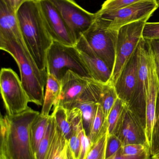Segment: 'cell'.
Segmentation results:
<instances>
[{"mask_svg": "<svg viewBox=\"0 0 159 159\" xmlns=\"http://www.w3.org/2000/svg\"><path fill=\"white\" fill-rule=\"evenodd\" d=\"M40 113L29 107L22 113L0 119V159H37L31 127Z\"/></svg>", "mask_w": 159, "mask_h": 159, "instance_id": "obj_1", "label": "cell"}, {"mask_svg": "<svg viewBox=\"0 0 159 159\" xmlns=\"http://www.w3.org/2000/svg\"><path fill=\"white\" fill-rule=\"evenodd\" d=\"M16 16L23 39L37 67L47 72V55L53 40L37 0H29L22 3L17 10Z\"/></svg>", "mask_w": 159, "mask_h": 159, "instance_id": "obj_2", "label": "cell"}, {"mask_svg": "<svg viewBox=\"0 0 159 159\" xmlns=\"http://www.w3.org/2000/svg\"><path fill=\"white\" fill-rule=\"evenodd\" d=\"M0 48L12 56L16 62L21 80L30 102L43 106L47 72L40 70L35 61L26 57L15 42L0 40Z\"/></svg>", "mask_w": 159, "mask_h": 159, "instance_id": "obj_3", "label": "cell"}, {"mask_svg": "<svg viewBox=\"0 0 159 159\" xmlns=\"http://www.w3.org/2000/svg\"><path fill=\"white\" fill-rule=\"evenodd\" d=\"M68 70L83 77L91 78L75 47L67 46L53 41L47 55V72L61 80Z\"/></svg>", "mask_w": 159, "mask_h": 159, "instance_id": "obj_4", "label": "cell"}, {"mask_svg": "<svg viewBox=\"0 0 159 159\" xmlns=\"http://www.w3.org/2000/svg\"><path fill=\"white\" fill-rule=\"evenodd\" d=\"M151 16L127 24L118 30L115 61L111 80L116 81L124 67L134 54L142 39L145 24Z\"/></svg>", "mask_w": 159, "mask_h": 159, "instance_id": "obj_5", "label": "cell"}, {"mask_svg": "<svg viewBox=\"0 0 159 159\" xmlns=\"http://www.w3.org/2000/svg\"><path fill=\"white\" fill-rule=\"evenodd\" d=\"M159 6L157 0H141L118 10L106 12L99 10L95 13V20L109 29L118 30L125 25L152 16Z\"/></svg>", "mask_w": 159, "mask_h": 159, "instance_id": "obj_6", "label": "cell"}, {"mask_svg": "<svg viewBox=\"0 0 159 159\" xmlns=\"http://www.w3.org/2000/svg\"><path fill=\"white\" fill-rule=\"evenodd\" d=\"M118 30L107 28L95 19L80 37L113 71L116 57Z\"/></svg>", "mask_w": 159, "mask_h": 159, "instance_id": "obj_7", "label": "cell"}, {"mask_svg": "<svg viewBox=\"0 0 159 159\" xmlns=\"http://www.w3.org/2000/svg\"><path fill=\"white\" fill-rule=\"evenodd\" d=\"M1 95L7 114L15 115L29 108V97L18 75L10 68H2L0 72Z\"/></svg>", "mask_w": 159, "mask_h": 159, "instance_id": "obj_8", "label": "cell"}, {"mask_svg": "<svg viewBox=\"0 0 159 159\" xmlns=\"http://www.w3.org/2000/svg\"><path fill=\"white\" fill-rule=\"evenodd\" d=\"M148 41L141 39L138 47V67L135 89L129 109L138 118L143 127L146 128V98L148 85L147 62Z\"/></svg>", "mask_w": 159, "mask_h": 159, "instance_id": "obj_9", "label": "cell"}, {"mask_svg": "<svg viewBox=\"0 0 159 159\" xmlns=\"http://www.w3.org/2000/svg\"><path fill=\"white\" fill-rule=\"evenodd\" d=\"M58 11L77 43L95 19V13L81 7L75 0H49Z\"/></svg>", "mask_w": 159, "mask_h": 159, "instance_id": "obj_10", "label": "cell"}, {"mask_svg": "<svg viewBox=\"0 0 159 159\" xmlns=\"http://www.w3.org/2000/svg\"><path fill=\"white\" fill-rule=\"evenodd\" d=\"M147 62L148 85L146 98L145 134L147 145L150 150L156 122V107L159 92V80L156 70L154 57L148 41Z\"/></svg>", "mask_w": 159, "mask_h": 159, "instance_id": "obj_11", "label": "cell"}, {"mask_svg": "<svg viewBox=\"0 0 159 159\" xmlns=\"http://www.w3.org/2000/svg\"><path fill=\"white\" fill-rule=\"evenodd\" d=\"M47 29L53 39L67 46L76 43L57 8L49 0H37Z\"/></svg>", "mask_w": 159, "mask_h": 159, "instance_id": "obj_12", "label": "cell"}, {"mask_svg": "<svg viewBox=\"0 0 159 159\" xmlns=\"http://www.w3.org/2000/svg\"><path fill=\"white\" fill-rule=\"evenodd\" d=\"M0 40L16 43L24 55L34 60L23 39L16 16V12L8 8L0 0Z\"/></svg>", "mask_w": 159, "mask_h": 159, "instance_id": "obj_13", "label": "cell"}, {"mask_svg": "<svg viewBox=\"0 0 159 159\" xmlns=\"http://www.w3.org/2000/svg\"><path fill=\"white\" fill-rule=\"evenodd\" d=\"M88 79L71 70L66 71L60 80L61 90L59 98L53 107L59 105L68 110L72 109L87 88Z\"/></svg>", "mask_w": 159, "mask_h": 159, "instance_id": "obj_14", "label": "cell"}, {"mask_svg": "<svg viewBox=\"0 0 159 159\" xmlns=\"http://www.w3.org/2000/svg\"><path fill=\"white\" fill-rule=\"evenodd\" d=\"M75 47L91 78L104 83L111 80V70L81 37L77 40Z\"/></svg>", "mask_w": 159, "mask_h": 159, "instance_id": "obj_15", "label": "cell"}, {"mask_svg": "<svg viewBox=\"0 0 159 159\" xmlns=\"http://www.w3.org/2000/svg\"><path fill=\"white\" fill-rule=\"evenodd\" d=\"M138 48L122 70L115 83L118 98L128 104L131 101L137 79Z\"/></svg>", "mask_w": 159, "mask_h": 159, "instance_id": "obj_16", "label": "cell"}, {"mask_svg": "<svg viewBox=\"0 0 159 159\" xmlns=\"http://www.w3.org/2000/svg\"><path fill=\"white\" fill-rule=\"evenodd\" d=\"M115 134L120 139L123 145L140 144L147 146L145 129L135 115L129 108L126 110Z\"/></svg>", "mask_w": 159, "mask_h": 159, "instance_id": "obj_17", "label": "cell"}, {"mask_svg": "<svg viewBox=\"0 0 159 159\" xmlns=\"http://www.w3.org/2000/svg\"><path fill=\"white\" fill-rule=\"evenodd\" d=\"M88 85L96 102L101 106L105 117L107 118L111 109L118 98L115 84L111 80L104 83L89 78Z\"/></svg>", "mask_w": 159, "mask_h": 159, "instance_id": "obj_18", "label": "cell"}, {"mask_svg": "<svg viewBox=\"0 0 159 159\" xmlns=\"http://www.w3.org/2000/svg\"><path fill=\"white\" fill-rule=\"evenodd\" d=\"M98 104L88 83L86 89L72 108L77 107L81 110L83 127L88 137L96 116Z\"/></svg>", "mask_w": 159, "mask_h": 159, "instance_id": "obj_19", "label": "cell"}, {"mask_svg": "<svg viewBox=\"0 0 159 159\" xmlns=\"http://www.w3.org/2000/svg\"><path fill=\"white\" fill-rule=\"evenodd\" d=\"M61 90L60 80L51 74L47 73L44 99L40 114L49 116L52 107L58 102Z\"/></svg>", "mask_w": 159, "mask_h": 159, "instance_id": "obj_20", "label": "cell"}, {"mask_svg": "<svg viewBox=\"0 0 159 159\" xmlns=\"http://www.w3.org/2000/svg\"><path fill=\"white\" fill-rule=\"evenodd\" d=\"M128 108V104L118 98L107 118L109 135L116 133Z\"/></svg>", "mask_w": 159, "mask_h": 159, "instance_id": "obj_21", "label": "cell"}, {"mask_svg": "<svg viewBox=\"0 0 159 159\" xmlns=\"http://www.w3.org/2000/svg\"><path fill=\"white\" fill-rule=\"evenodd\" d=\"M49 117L50 115L44 116L40 113L32 124L31 127L32 145L35 155L39 143L46 131Z\"/></svg>", "mask_w": 159, "mask_h": 159, "instance_id": "obj_22", "label": "cell"}, {"mask_svg": "<svg viewBox=\"0 0 159 159\" xmlns=\"http://www.w3.org/2000/svg\"><path fill=\"white\" fill-rule=\"evenodd\" d=\"M107 132H108L107 118L105 117L101 106L99 104L90 134L89 136L92 145Z\"/></svg>", "mask_w": 159, "mask_h": 159, "instance_id": "obj_23", "label": "cell"}, {"mask_svg": "<svg viewBox=\"0 0 159 159\" xmlns=\"http://www.w3.org/2000/svg\"><path fill=\"white\" fill-rule=\"evenodd\" d=\"M57 124L52 114L50 115L45 133L40 142L36 153L37 159H45L56 133Z\"/></svg>", "mask_w": 159, "mask_h": 159, "instance_id": "obj_24", "label": "cell"}, {"mask_svg": "<svg viewBox=\"0 0 159 159\" xmlns=\"http://www.w3.org/2000/svg\"><path fill=\"white\" fill-rule=\"evenodd\" d=\"M52 115L55 118L57 127L67 140H69L73 134L72 128L69 121L68 110L61 106L53 107Z\"/></svg>", "mask_w": 159, "mask_h": 159, "instance_id": "obj_25", "label": "cell"}, {"mask_svg": "<svg viewBox=\"0 0 159 159\" xmlns=\"http://www.w3.org/2000/svg\"><path fill=\"white\" fill-rule=\"evenodd\" d=\"M108 132L102 135L91 146L86 159H105L106 142Z\"/></svg>", "mask_w": 159, "mask_h": 159, "instance_id": "obj_26", "label": "cell"}, {"mask_svg": "<svg viewBox=\"0 0 159 159\" xmlns=\"http://www.w3.org/2000/svg\"><path fill=\"white\" fill-rule=\"evenodd\" d=\"M150 152L149 148L145 145L140 144H129L121 147L119 152L123 156L136 157L146 152Z\"/></svg>", "mask_w": 159, "mask_h": 159, "instance_id": "obj_27", "label": "cell"}, {"mask_svg": "<svg viewBox=\"0 0 159 159\" xmlns=\"http://www.w3.org/2000/svg\"><path fill=\"white\" fill-rule=\"evenodd\" d=\"M141 0H106L102 5L99 11L101 12L113 11L124 8Z\"/></svg>", "mask_w": 159, "mask_h": 159, "instance_id": "obj_28", "label": "cell"}, {"mask_svg": "<svg viewBox=\"0 0 159 159\" xmlns=\"http://www.w3.org/2000/svg\"><path fill=\"white\" fill-rule=\"evenodd\" d=\"M123 146L120 139L115 134H108L106 142L105 159L118 152Z\"/></svg>", "mask_w": 159, "mask_h": 159, "instance_id": "obj_29", "label": "cell"}, {"mask_svg": "<svg viewBox=\"0 0 159 159\" xmlns=\"http://www.w3.org/2000/svg\"><path fill=\"white\" fill-rule=\"evenodd\" d=\"M159 149V92L157 101L156 112V122L153 131L152 146L150 153L151 156L155 155Z\"/></svg>", "mask_w": 159, "mask_h": 159, "instance_id": "obj_30", "label": "cell"}, {"mask_svg": "<svg viewBox=\"0 0 159 159\" xmlns=\"http://www.w3.org/2000/svg\"><path fill=\"white\" fill-rule=\"evenodd\" d=\"M142 38L147 40L159 39V22H147L143 30Z\"/></svg>", "mask_w": 159, "mask_h": 159, "instance_id": "obj_31", "label": "cell"}, {"mask_svg": "<svg viewBox=\"0 0 159 159\" xmlns=\"http://www.w3.org/2000/svg\"><path fill=\"white\" fill-rule=\"evenodd\" d=\"M85 131L84 129L80 130L73 132L72 134L69 141V145L73 154L75 159H78L81 143L82 133Z\"/></svg>", "mask_w": 159, "mask_h": 159, "instance_id": "obj_32", "label": "cell"}, {"mask_svg": "<svg viewBox=\"0 0 159 159\" xmlns=\"http://www.w3.org/2000/svg\"><path fill=\"white\" fill-rule=\"evenodd\" d=\"M91 146L90 140L84 131L81 137V147L78 159H86Z\"/></svg>", "mask_w": 159, "mask_h": 159, "instance_id": "obj_33", "label": "cell"}, {"mask_svg": "<svg viewBox=\"0 0 159 159\" xmlns=\"http://www.w3.org/2000/svg\"><path fill=\"white\" fill-rule=\"evenodd\" d=\"M154 57L156 70L159 80V39L148 40Z\"/></svg>", "mask_w": 159, "mask_h": 159, "instance_id": "obj_34", "label": "cell"}, {"mask_svg": "<svg viewBox=\"0 0 159 159\" xmlns=\"http://www.w3.org/2000/svg\"><path fill=\"white\" fill-rule=\"evenodd\" d=\"M54 159H75L73 154L68 141L63 149L56 156Z\"/></svg>", "mask_w": 159, "mask_h": 159, "instance_id": "obj_35", "label": "cell"}, {"mask_svg": "<svg viewBox=\"0 0 159 159\" xmlns=\"http://www.w3.org/2000/svg\"><path fill=\"white\" fill-rule=\"evenodd\" d=\"M151 156L150 152H147L136 157H127L121 155L119 151L115 155L106 159H148Z\"/></svg>", "mask_w": 159, "mask_h": 159, "instance_id": "obj_36", "label": "cell"}, {"mask_svg": "<svg viewBox=\"0 0 159 159\" xmlns=\"http://www.w3.org/2000/svg\"><path fill=\"white\" fill-rule=\"evenodd\" d=\"M6 5L14 12H16L17 10L22 3L29 0H1Z\"/></svg>", "mask_w": 159, "mask_h": 159, "instance_id": "obj_37", "label": "cell"}, {"mask_svg": "<svg viewBox=\"0 0 159 159\" xmlns=\"http://www.w3.org/2000/svg\"><path fill=\"white\" fill-rule=\"evenodd\" d=\"M148 159H159V152L151 156Z\"/></svg>", "mask_w": 159, "mask_h": 159, "instance_id": "obj_38", "label": "cell"}, {"mask_svg": "<svg viewBox=\"0 0 159 159\" xmlns=\"http://www.w3.org/2000/svg\"><path fill=\"white\" fill-rule=\"evenodd\" d=\"M158 152H159V149L158 150V151H157V153H158Z\"/></svg>", "mask_w": 159, "mask_h": 159, "instance_id": "obj_39", "label": "cell"}, {"mask_svg": "<svg viewBox=\"0 0 159 159\" xmlns=\"http://www.w3.org/2000/svg\"><path fill=\"white\" fill-rule=\"evenodd\" d=\"M158 3H159V0Z\"/></svg>", "mask_w": 159, "mask_h": 159, "instance_id": "obj_40", "label": "cell"}]
</instances>
